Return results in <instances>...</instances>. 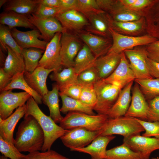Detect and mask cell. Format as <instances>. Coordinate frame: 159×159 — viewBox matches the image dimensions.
<instances>
[{
  "label": "cell",
  "mask_w": 159,
  "mask_h": 159,
  "mask_svg": "<svg viewBox=\"0 0 159 159\" xmlns=\"http://www.w3.org/2000/svg\"><path fill=\"white\" fill-rule=\"evenodd\" d=\"M151 159H159V158H158V157H157V158L153 157L151 158Z\"/></svg>",
  "instance_id": "cell-58"
},
{
  "label": "cell",
  "mask_w": 159,
  "mask_h": 159,
  "mask_svg": "<svg viewBox=\"0 0 159 159\" xmlns=\"http://www.w3.org/2000/svg\"><path fill=\"white\" fill-rule=\"evenodd\" d=\"M123 52L129 61L135 79L154 78L150 73L147 62L148 57L144 46L137 47Z\"/></svg>",
  "instance_id": "cell-8"
},
{
  "label": "cell",
  "mask_w": 159,
  "mask_h": 159,
  "mask_svg": "<svg viewBox=\"0 0 159 159\" xmlns=\"http://www.w3.org/2000/svg\"><path fill=\"white\" fill-rule=\"evenodd\" d=\"M100 9L107 13H109L113 8L117 0H96Z\"/></svg>",
  "instance_id": "cell-50"
},
{
  "label": "cell",
  "mask_w": 159,
  "mask_h": 159,
  "mask_svg": "<svg viewBox=\"0 0 159 159\" xmlns=\"http://www.w3.org/2000/svg\"><path fill=\"white\" fill-rule=\"evenodd\" d=\"M131 103L125 116L148 120L149 106L139 85L135 82L132 88Z\"/></svg>",
  "instance_id": "cell-16"
},
{
  "label": "cell",
  "mask_w": 159,
  "mask_h": 159,
  "mask_svg": "<svg viewBox=\"0 0 159 159\" xmlns=\"http://www.w3.org/2000/svg\"><path fill=\"white\" fill-rule=\"evenodd\" d=\"M67 31L79 32L88 25V21L82 13L77 10L70 9L62 12L55 17Z\"/></svg>",
  "instance_id": "cell-18"
},
{
  "label": "cell",
  "mask_w": 159,
  "mask_h": 159,
  "mask_svg": "<svg viewBox=\"0 0 159 159\" xmlns=\"http://www.w3.org/2000/svg\"><path fill=\"white\" fill-rule=\"evenodd\" d=\"M96 58L89 48L85 44L76 56L73 68L78 75L82 72L94 67Z\"/></svg>",
  "instance_id": "cell-31"
},
{
  "label": "cell",
  "mask_w": 159,
  "mask_h": 159,
  "mask_svg": "<svg viewBox=\"0 0 159 159\" xmlns=\"http://www.w3.org/2000/svg\"><path fill=\"white\" fill-rule=\"evenodd\" d=\"M59 88L57 84H54L52 90L42 97V102L47 106L50 112L49 116L56 123H60L63 117L60 113L59 96Z\"/></svg>",
  "instance_id": "cell-29"
},
{
  "label": "cell",
  "mask_w": 159,
  "mask_h": 159,
  "mask_svg": "<svg viewBox=\"0 0 159 159\" xmlns=\"http://www.w3.org/2000/svg\"><path fill=\"white\" fill-rule=\"evenodd\" d=\"M100 135H119L124 138L140 134L144 130L136 118L123 116L108 118L101 130Z\"/></svg>",
  "instance_id": "cell-5"
},
{
  "label": "cell",
  "mask_w": 159,
  "mask_h": 159,
  "mask_svg": "<svg viewBox=\"0 0 159 159\" xmlns=\"http://www.w3.org/2000/svg\"><path fill=\"white\" fill-rule=\"evenodd\" d=\"M108 115L104 114L91 115L79 112H68L59 123V126L66 130L82 127L92 131H99L103 128Z\"/></svg>",
  "instance_id": "cell-3"
},
{
  "label": "cell",
  "mask_w": 159,
  "mask_h": 159,
  "mask_svg": "<svg viewBox=\"0 0 159 159\" xmlns=\"http://www.w3.org/2000/svg\"><path fill=\"white\" fill-rule=\"evenodd\" d=\"M60 56L62 66L73 67L74 59L80 50L81 44L76 36L67 31L62 33Z\"/></svg>",
  "instance_id": "cell-13"
},
{
  "label": "cell",
  "mask_w": 159,
  "mask_h": 159,
  "mask_svg": "<svg viewBox=\"0 0 159 159\" xmlns=\"http://www.w3.org/2000/svg\"><path fill=\"white\" fill-rule=\"evenodd\" d=\"M79 100L93 109L97 102V96L94 85H82Z\"/></svg>",
  "instance_id": "cell-42"
},
{
  "label": "cell",
  "mask_w": 159,
  "mask_h": 159,
  "mask_svg": "<svg viewBox=\"0 0 159 159\" xmlns=\"http://www.w3.org/2000/svg\"><path fill=\"white\" fill-rule=\"evenodd\" d=\"M59 94L62 102L60 111L63 113L67 114L70 112H79L89 115H95L92 107L83 103L80 100L70 97L59 92Z\"/></svg>",
  "instance_id": "cell-32"
},
{
  "label": "cell",
  "mask_w": 159,
  "mask_h": 159,
  "mask_svg": "<svg viewBox=\"0 0 159 159\" xmlns=\"http://www.w3.org/2000/svg\"><path fill=\"white\" fill-rule=\"evenodd\" d=\"M0 23L10 29L17 27L32 29L36 28L30 22L27 16L11 11H4L0 14Z\"/></svg>",
  "instance_id": "cell-28"
},
{
  "label": "cell",
  "mask_w": 159,
  "mask_h": 159,
  "mask_svg": "<svg viewBox=\"0 0 159 159\" xmlns=\"http://www.w3.org/2000/svg\"><path fill=\"white\" fill-rule=\"evenodd\" d=\"M110 32L112 44L108 52L120 53L125 50L138 46H145L158 40L147 34L137 37L123 35L115 32L112 28Z\"/></svg>",
  "instance_id": "cell-6"
},
{
  "label": "cell",
  "mask_w": 159,
  "mask_h": 159,
  "mask_svg": "<svg viewBox=\"0 0 159 159\" xmlns=\"http://www.w3.org/2000/svg\"><path fill=\"white\" fill-rule=\"evenodd\" d=\"M79 36L96 59L106 54L112 44V38L104 37L87 32L81 33Z\"/></svg>",
  "instance_id": "cell-20"
},
{
  "label": "cell",
  "mask_w": 159,
  "mask_h": 159,
  "mask_svg": "<svg viewBox=\"0 0 159 159\" xmlns=\"http://www.w3.org/2000/svg\"><path fill=\"white\" fill-rule=\"evenodd\" d=\"M30 22L38 29L44 40L48 42L57 33L67 31L54 17H43L32 14L27 16Z\"/></svg>",
  "instance_id": "cell-12"
},
{
  "label": "cell",
  "mask_w": 159,
  "mask_h": 159,
  "mask_svg": "<svg viewBox=\"0 0 159 159\" xmlns=\"http://www.w3.org/2000/svg\"><path fill=\"white\" fill-rule=\"evenodd\" d=\"M101 132V130L92 131L84 128L77 127L69 130L60 138L64 145L71 151L87 146Z\"/></svg>",
  "instance_id": "cell-7"
},
{
  "label": "cell",
  "mask_w": 159,
  "mask_h": 159,
  "mask_svg": "<svg viewBox=\"0 0 159 159\" xmlns=\"http://www.w3.org/2000/svg\"><path fill=\"white\" fill-rule=\"evenodd\" d=\"M144 46L148 57L159 62V39Z\"/></svg>",
  "instance_id": "cell-49"
},
{
  "label": "cell",
  "mask_w": 159,
  "mask_h": 159,
  "mask_svg": "<svg viewBox=\"0 0 159 159\" xmlns=\"http://www.w3.org/2000/svg\"><path fill=\"white\" fill-rule=\"evenodd\" d=\"M26 110V104L20 107L4 120L0 119V135L8 141L14 145V132L19 120L24 116Z\"/></svg>",
  "instance_id": "cell-23"
},
{
  "label": "cell",
  "mask_w": 159,
  "mask_h": 159,
  "mask_svg": "<svg viewBox=\"0 0 159 159\" xmlns=\"http://www.w3.org/2000/svg\"><path fill=\"white\" fill-rule=\"evenodd\" d=\"M112 29L119 34L129 36L137 37L146 34V22L144 17L133 21L118 22L113 21Z\"/></svg>",
  "instance_id": "cell-26"
},
{
  "label": "cell",
  "mask_w": 159,
  "mask_h": 159,
  "mask_svg": "<svg viewBox=\"0 0 159 159\" xmlns=\"http://www.w3.org/2000/svg\"><path fill=\"white\" fill-rule=\"evenodd\" d=\"M104 159H144L139 152L131 150L125 143L106 151Z\"/></svg>",
  "instance_id": "cell-36"
},
{
  "label": "cell",
  "mask_w": 159,
  "mask_h": 159,
  "mask_svg": "<svg viewBox=\"0 0 159 159\" xmlns=\"http://www.w3.org/2000/svg\"><path fill=\"white\" fill-rule=\"evenodd\" d=\"M24 72L18 73L12 77L10 82L3 91L13 89L22 90L30 95L38 104H42V97L34 90L28 84L24 79Z\"/></svg>",
  "instance_id": "cell-34"
},
{
  "label": "cell",
  "mask_w": 159,
  "mask_h": 159,
  "mask_svg": "<svg viewBox=\"0 0 159 159\" xmlns=\"http://www.w3.org/2000/svg\"><path fill=\"white\" fill-rule=\"evenodd\" d=\"M67 11L61 8L50 7L38 4L34 14L43 17H54L59 14Z\"/></svg>",
  "instance_id": "cell-45"
},
{
  "label": "cell",
  "mask_w": 159,
  "mask_h": 159,
  "mask_svg": "<svg viewBox=\"0 0 159 159\" xmlns=\"http://www.w3.org/2000/svg\"><path fill=\"white\" fill-rule=\"evenodd\" d=\"M152 1L153 0H135L134 3L128 8L134 10L142 11L148 7Z\"/></svg>",
  "instance_id": "cell-51"
},
{
  "label": "cell",
  "mask_w": 159,
  "mask_h": 159,
  "mask_svg": "<svg viewBox=\"0 0 159 159\" xmlns=\"http://www.w3.org/2000/svg\"><path fill=\"white\" fill-rule=\"evenodd\" d=\"M6 47L7 55L3 68L5 71L12 77L25 71L24 61L23 56L18 55L9 47Z\"/></svg>",
  "instance_id": "cell-30"
},
{
  "label": "cell",
  "mask_w": 159,
  "mask_h": 159,
  "mask_svg": "<svg viewBox=\"0 0 159 159\" xmlns=\"http://www.w3.org/2000/svg\"><path fill=\"white\" fill-rule=\"evenodd\" d=\"M148 121L159 122V95L149 100Z\"/></svg>",
  "instance_id": "cell-47"
},
{
  "label": "cell",
  "mask_w": 159,
  "mask_h": 159,
  "mask_svg": "<svg viewBox=\"0 0 159 159\" xmlns=\"http://www.w3.org/2000/svg\"><path fill=\"white\" fill-rule=\"evenodd\" d=\"M21 159H69L56 151L49 150L44 152L37 151L25 155Z\"/></svg>",
  "instance_id": "cell-43"
},
{
  "label": "cell",
  "mask_w": 159,
  "mask_h": 159,
  "mask_svg": "<svg viewBox=\"0 0 159 159\" xmlns=\"http://www.w3.org/2000/svg\"><path fill=\"white\" fill-rule=\"evenodd\" d=\"M144 130L142 135L144 136L159 138V122H149L136 118Z\"/></svg>",
  "instance_id": "cell-44"
},
{
  "label": "cell",
  "mask_w": 159,
  "mask_h": 159,
  "mask_svg": "<svg viewBox=\"0 0 159 159\" xmlns=\"http://www.w3.org/2000/svg\"><path fill=\"white\" fill-rule=\"evenodd\" d=\"M0 151L2 155L10 159H21L24 156L14 145L0 135Z\"/></svg>",
  "instance_id": "cell-40"
},
{
  "label": "cell",
  "mask_w": 159,
  "mask_h": 159,
  "mask_svg": "<svg viewBox=\"0 0 159 159\" xmlns=\"http://www.w3.org/2000/svg\"><path fill=\"white\" fill-rule=\"evenodd\" d=\"M38 4L46 6L55 8H60V0H37Z\"/></svg>",
  "instance_id": "cell-55"
},
{
  "label": "cell",
  "mask_w": 159,
  "mask_h": 159,
  "mask_svg": "<svg viewBox=\"0 0 159 159\" xmlns=\"http://www.w3.org/2000/svg\"><path fill=\"white\" fill-rule=\"evenodd\" d=\"M97 102L93 110L99 114L108 115L122 89L119 86L100 80L94 85Z\"/></svg>",
  "instance_id": "cell-4"
},
{
  "label": "cell",
  "mask_w": 159,
  "mask_h": 159,
  "mask_svg": "<svg viewBox=\"0 0 159 159\" xmlns=\"http://www.w3.org/2000/svg\"><path fill=\"white\" fill-rule=\"evenodd\" d=\"M121 53L108 52L96 59L94 67L100 80L106 78L114 71L120 61Z\"/></svg>",
  "instance_id": "cell-21"
},
{
  "label": "cell",
  "mask_w": 159,
  "mask_h": 159,
  "mask_svg": "<svg viewBox=\"0 0 159 159\" xmlns=\"http://www.w3.org/2000/svg\"><path fill=\"white\" fill-rule=\"evenodd\" d=\"M78 75L73 67L66 68L60 71H54L49 76L50 80L56 82L59 90L73 84L79 83Z\"/></svg>",
  "instance_id": "cell-35"
},
{
  "label": "cell",
  "mask_w": 159,
  "mask_h": 159,
  "mask_svg": "<svg viewBox=\"0 0 159 159\" xmlns=\"http://www.w3.org/2000/svg\"><path fill=\"white\" fill-rule=\"evenodd\" d=\"M26 104V110L24 117L29 115L33 117L38 122L44 133V141L41 151L44 152L51 149L54 142L69 130H65L57 125L50 116L45 115L32 96L28 99Z\"/></svg>",
  "instance_id": "cell-2"
},
{
  "label": "cell",
  "mask_w": 159,
  "mask_h": 159,
  "mask_svg": "<svg viewBox=\"0 0 159 159\" xmlns=\"http://www.w3.org/2000/svg\"><path fill=\"white\" fill-rule=\"evenodd\" d=\"M38 5L37 0H9L4 5V11H13L27 16L33 14Z\"/></svg>",
  "instance_id": "cell-33"
},
{
  "label": "cell",
  "mask_w": 159,
  "mask_h": 159,
  "mask_svg": "<svg viewBox=\"0 0 159 159\" xmlns=\"http://www.w3.org/2000/svg\"><path fill=\"white\" fill-rule=\"evenodd\" d=\"M12 90L3 91L0 95V119L4 120L14 110L25 104L31 95L26 92H14Z\"/></svg>",
  "instance_id": "cell-11"
},
{
  "label": "cell",
  "mask_w": 159,
  "mask_h": 159,
  "mask_svg": "<svg viewBox=\"0 0 159 159\" xmlns=\"http://www.w3.org/2000/svg\"><path fill=\"white\" fill-rule=\"evenodd\" d=\"M44 139V133L38 122L29 115L24 117L18 127L14 145L20 152L31 153L41 151Z\"/></svg>",
  "instance_id": "cell-1"
},
{
  "label": "cell",
  "mask_w": 159,
  "mask_h": 159,
  "mask_svg": "<svg viewBox=\"0 0 159 159\" xmlns=\"http://www.w3.org/2000/svg\"><path fill=\"white\" fill-rule=\"evenodd\" d=\"M10 75L6 73L3 67L0 69V91L2 92L4 89L10 82L12 78Z\"/></svg>",
  "instance_id": "cell-53"
},
{
  "label": "cell",
  "mask_w": 159,
  "mask_h": 159,
  "mask_svg": "<svg viewBox=\"0 0 159 159\" xmlns=\"http://www.w3.org/2000/svg\"><path fill=\"white\" fill-rule=\"evenodd\" d=\"M147 62L150 73L155 78H159V62L152 60L148 58Z\"/></svg>",
  "instance_id": "cell-52"
},
{
  "label": "cell",
  "mask_w": 159,
  "mask_h": 159,
  "mask_svg": "<svg viewBox=\"0 0 159 159\" xmlns=\"http://www.w3.org/2000/svg\"><path fill=\"white\" fill-rule=\"evenodd\" d=\"M44 51L43 50L33 48L22 49V54L24 61L25 71L32 73L36 69Z\"/></svg>",
  "instance_id": "cell-37"
},
{
  "label": "cell",
  "mask_w": 159,
  "mask_h": 159,
  "mask_svg": "<svg viewBox=\"0 0 159 159\" xmlns=\"http://www.w3.org/2000/svg\"><path fill=\"white\" fill-rule=\"evenodd\" d=\"M0 159H8V158L4 155H2L0 156Z\"/></svg>",
  "instance_id": "cell-57"
},
{
  "label": "cell",
  "mask_w": 159,
  "mask_h": 159,
  "mask_svg": "<svg viewBox=\"0 0 159 159\" xmlns=\"http://www.w3.org/2000/svg\"><path fill=\"white\" fill-rule=\"evenodd\" d=\"M77 0H60L59 7L66 10L77 9Z\"/></svg>",
  "instance_id": "cell-54"
},
{
  "label": "cell",
  "mask_w": 159,
  "mask_h": 159,
  "mask_svg": "<svg viewBox=\"0 0 159 159\" xmlns=\"http://www.w3.org/2000/svg\"><path fill=\"white\" fill-rule=\"evenodd\" d=\"M13 38L22 49L35 48L45 50L48 42L42 40L41 33L37 28L30 31H22L16 28L11 29Z\"/></svg>",
  "instance_id": "cell-15"
},
{
  "label": "cell",
  "mask_w": 159,
  "mask_h": 159,
  "mask_svg": "<svg viewBox=\"0 0 159 159\" xmlns=\"http://www.w3.org/2000/svg\"><path fill=\"white\" fill-rule=\"evenodd\" d=\"M83 14L89 24L85 28L89 32L104 37L112 38L110 29L113 21L109 14L103 11L92 12Z\"/></svg>",
  "instance_id": "cell-9"
},
{
  "label": "cell",
  "mask_w": 159,
  "mask_h": 159,
  "mask_svg": "<svg viewBox=\"0 0 159 159\" xmlns=\"http://www.w3.org/2000/svg\"><path fill=\"white\" fill-rule=\"evenodd\" d=\"M82 85L79 83L69 85L59 89V92L72 98L79 100L81 93Z\"/></svg>",
  "instance_id": "cell-48"
},
{
  "label": "cell",
  "mask_w": 159,
  "mask_h": 159,
  "mask_svg": "<svg viewBox=\"0 0 159 159\" xmlns=\"http://www.w3.org/2000/svg\"><path fill=\"white\" fill-rule=\"evenodd\" d=\"M0 48L7 52L8 46L18 55L23 56L22 49L19 46L12 36L11 29L7 26L0 24Z\"/></svg>",
  "instance_id": "cell-38"
},
{
  "label": "cell",
  "mask_w": 159,
  "mask_h": 159,
  "mask_svg": "<svg viewBox=\"0 0 159 159\" xmlns=\"http://www.w3.org/2000/svg\"><path fill=\"white\" fill-rule=\"evenodd\" d=\"M143 11L146 22V34L159 39V0H153Z\"/></svg>",
  "instance_id": "cell-24"
},
{
  "label": "cell",
  "mask_w": 159,
  "mask_h": 159,
  "mask_svg": "<svg viewBox=\"0 0 159 159\" xmlns=\"http://www.w3.org/2000/svg\"><path fill=\"white\" fill-rule=\"evenodd\" d=\"M8 0H0V8L4 5L8 1Z\"/></svg>",
  "instance_id": "cell-56"
},
{
  "label": "cell",
  "mask_w": 159,
  "mask_h": 159,
  "mask_svg": "<svg viewBox=\"0 0 159 159\" xmlns=\"http://www.w3.org/2000/svg\"><path fill=\"white\" fill-rule=\"evenodd\" d=\"M77 10L84 14L101 11L96 0H77Z\"/></svg>",
  "instance_id": "cell-46"
},
{
  "label": "cell",
  "mask_w": 159,
  "mask_h": 159,
  "mask_svg": "<svg viewBox=\"0 0 159 159\" xmlns=\"http://www.w3.org/2000/svg\"><path fill=\"white\" fill-rule=\"evenodd\" d=\"M77 79L79 83L83 86H93L100 80L94 67L80 73L78 75Z\"/></svg>",
  "instance_id": "cell-41"
},
{
  "label": "cell",
  "mask_w": 159,
  "mask_h": 159,
  "mask_svg": "<svg viewBox=\"0 0 159 159\" xmlns=\"http://www.w3.org/2000/svg\"><path fill=\"white\" fill-rule=\"evenodd\" d=\"M104 79L119 86L122 89L135 79L134 73L123 52H121L120 61L117 67L110 76Z\"/></svg>",
  "instance_id": "cell-17"
},
{
  "label": "cell",
  "mask_w": 159,
  "mask_h": 159,
  "mask_svg": "<svg viewBox=\"0 0 159 159\" xmlns=\"http://www.w3.org/2000/svg\"><path fill=\"white\" fill-rule=\"evenodd\" d=\"M123 143L133 151L140 153L144 159H149L153 151L159 149V138L146 137L140 134L124 138Z\"/></svg>",
  "instance_id": "cell-14"
},
{
  "label": "cell",
  "mask_w": 159,
  "mask_h": 159,
  "mask_svg": "<svg viewBox=\"0 0 159 159\" xmlns=\"http://www.w3.org/2000/svg\"><path fill=\"white\" fill-rule=\"evenodd\" d=\"M133 82V81L130 82L121 90L108 115L109 118H115L125 115L131 103V92Z\"/></svg>",
  "instance_id": "cell-25"
},
{
  "label": "cell",
  "mask_w": 159,
  "mask_h": 159,
  "mask_svg": "<svg viewBox=\"0 0 159 159\" xmlns=\"http://www.w3.org/2000/svg\"><path fill=\"white\" fill-rule=\"evenodd\" d=\"M115 138V136L113 135H100L87 146L82 148L73 149L71 151H76L88 154L90 156V159H104L108 144Z\"/></svg>",
  "instance_id": "cell-22"
},
{
  "label": "cell",
  "mask_w": 159,
  "mask_h": 159,
  "mask_svg": "<svg viewBox=\"0 0 159 159\" xmlns=\"http://www.w3.org/2000/svg\"><path fill=\"white\" fill-rule=\"evenodd\" d=\"M113 21L125 22L138 20L143 17L142 11L131 9L122 5L119 0L108 13Z\"/></svg>",
  "instance_id": "cell-27"
},
{
  "label": "cell",
  "mask_w": 159,
  "mask_h": 159,
  "mask_svg": "<svg viewBox=\"0 0 159 159\" xmlns=\"http://www.w3.org/2000/svg\"><path fill=\"white\" fill-rule=\"evenodd\" d=\"M134 81L139 85L144 95L149 100L159 95V78L136 79Z\"/></svg>",
  "instance_id": "cell-39"
},
{
  "label": "cell",
  "mask_w": 159,
  "mask_h": 159,
  "mask_svg": "<svg viewBox=\"0 0 159 159\" xmlns=\"http://www.w3.org/2000/svg\"><path fill=\"white\" fill-rule=\"evenodd\" d=\"M62 33H56L47 44L38 67L60 71L62 66L60 56L61 39Z\"/></svg>",
  "instance_id": "cell-10"
},
{
  "label": "cell",
  "mask_w": 159,
  "mask_h": 159,
  "mask_svg": "<svg viewBox=\"0 0 159 159\" xmlns=\"http://www.w3.org/2000/svg\"><path fill=\"white\" fill-rule=\"evenodd\" d=\"M55 71L42 67H38L32 73L25 71L24 79L29 86L42 97L49 92L46 80L49 74Z\"/></svg>",
  "instance_id": "cell-19"
}]
</instances>
